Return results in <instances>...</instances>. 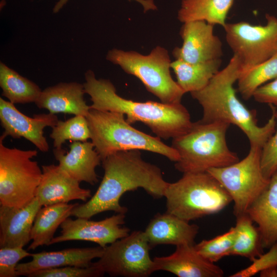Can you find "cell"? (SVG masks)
Wrapping results in <instances>:
<instances>
[{"instance_id":"cell-1","label":"cell","mask_w":277,"mask_h":277,"mask_svg":"<svg viewBox=\"0 0 277 277\" xmlns=\"http://www.w3.org/2000/svg\"><path fill=\"white\" fill-rule=\"evenodd\" d=\"M102 163L104 174L97 190L88 201L78 203L71 215L90 219L107 211L125 214L127 208L120 204L121 197L126 192L139 188L154 198L164 197L169 183L159 167L142 159L140 150L116 152Z\"/></svg>"},{"instance_id":"cell-2","label":"cell","mask_w":277,"mask_h":277,"mask_svg":"<svg viewBox=\"0 0 277 277\" xmlns=\"http://www.w3.org/2000/svg\"><path fill=\"white\" fill-rule=\"evenodd\" d=\"M241 71V61L233 55L226 66L220 70L204 88L190 94L202 107L200 121L235 125L246 135L250 146L262 148L276 129L275 107L270 105V117L264 125H258L255 111L248 109L236 96L234 84Z\"/></svg>"},{"instance_id":"cell-3","label":"cell","mask_w":277,"mask_h":277,"mask_svg":"<svg viewBox=\"0 0 277 277\" xmlns=\"http://www.w3.org/2000/svg\"><path fill=\"white\" fill-rule=\"evenodd\" d=\"M85 93L90 96V108L121 113L129 124L141 122L160 138L173 139L185 133L191 127L190 114L181 103L166 104L146 101L140 102L120 96L108 80L95 77L88 70L85 74Z\"/></svg>"},{"instance_id":"cell-4","label":"cell","mask_w":277,"mask_h":277,"mask_svg":"<svg viewBox=\"0 0 277 277\" xmlns=\"http://www.w3.org/2000/svg\"><path fill=\"white\" fill-rule=\"evenodd\" d=\"M230 125L221 122H193L188 131L172 139L171 146L179 155L175 169L183 173L203 172L239 161L227 143Z\"/></svg>"},{"instance_id":"cell-5","label":"cell","mask_w":277,"mask_h":277,"mask_svg":"<svg viewBox=\"0 0 277 277\" xmlns=\"http://www.w3.org/2000/svg\"><path fill=\"white\" fill-rule=\"evenodd\" d=\"M124 114L116 112L90 108L86 118L90 139L102 161L118 151L144 150L163 155L176 162L177 152L171 146L131 126Z\"/></svg>"},{"instance_id":"cell-6","label":"cell","mask_w":277,"mask_h":277,"mask_svg":"<svg viewBox=\"0 0 277 277\" xmlns=\"http://www.w3.org/2000/svg\"><path fill=\"white\" fill-rule=\"evenodd\" d=\"M164 197L166 212L187 222L217 213L232 202L208 172L183 173L177 181L169 183Z\"/></svg>"},{"instance_id":"cell-7","label":"cell","mask_w":277,"mask_h":277,"mask_svg":"<svg viewBox=\"0 0 277 277\" xmlns=\"http://www.w3.org/2000/svg\"><path fill=\"white\" fill-rule=\"evenodd\" d=\"M106 59L138 78L161 102L181 103L185 93L171 75V62L165 48L157 46L146 55L133 51L113 49L108 51Z\"/></svg>"},{"instance_id":"cell-8","label":"cell","mask_w":277,"mask_h":277,"mask_svg":"<svg viewBox=\"0 0 277 277\" xmlns=\"http://www.w3.org/2000/svg\"><path fill=\"white\" fill-rule=\"evenodd\" d=\"M0 139V204L22 207L35 197L42 176L36 150L5 146Z\"/></svg>"},{"instance_id":"cell-9","label":"cell","mask_w":277,"mask_h":277,"mask_svg":"<svg viewBox=\"0 0 277 277\" xmlns=\"http://www.w3.org/2000/svg\"><path fill=\"white\" fill-rule=\"evenodd\" d=\"M261 149L259 146H250L248 154L241 161L207 171L230 195L235 216L245 213L269 184L270 179L265 176L261 167Z\"/></svg>"},{"instance_id":"cell-10","label":"cell","mask_w":277,"mask_h":277,"mask_svg":"<svg viewBox=\"0 0 277 277\" xmlns=\"http://www.w3.org/2000/svg\"><path fill=\"white\" fill-rule=\"evenodd\" d=\"M265 25L246 22L226 23L224 29L228 45L246 71L277 53V18L266 14Z\"/></svg>"},{"instance_id":"cell-11","label":"cell","mask_w":277,"mask_h":277,"mask_svg":"<svg viewBox=\"0 0 277 277\" xmlns=\"http://www.w3.org/2000/svg\"><path fill=\"white\" fill-rule=\"evenodd\" d=\"M150 249L144 232L134 231L104 248L92 265L112 276L146 277L156 271Z\"/></svg>"},{"instance_id":"cell-12","label":"cell","mask_w":277,"mask_h":277,"mask_svg":"<svg viewBox=\"0 0 277 277\" xmlns=\"http://www.w3.org/2000/svg\"><path fill=\"white\" fill-rule=\"evenodd\" d=\"M125 214L116 213L98 221L77 217L66 219L61 224V235L54 237L49 245L69 241L80 240L97 244L105 248L129 234L130 229L121 226L125 224Z\"/></svg>"},{"instance_id":"cell-13","label":"cell","mask_w":277,"mask_h":277,"mask_svg":"<svg viewBox=\"0 0 277 277\" xmlns=\"http://www.w3.org/2000/svg\"><path fill=\"white\" fill-rule=\"evenodd\" d=\"M0 120L4 131L0 139L7 136L17 139L22 137L32 143L42 152H48L49 146L44 135L47 127L52 128L57 123L54 114L40 113L29 117L19 111L14 104L0 98Z\"/></svg>"},{"instance_id":"cell-14","label":"cell","mask_w":277,"mask_h":277,"mask_svg":"<svg viewBox=\"0 0 277 277\" xmlns=\"http://www.w3.org/2000/svg\"><path fill=\"white\" fill-rule=\"evenodd\" d=\"M214 26L202 21L184 23L180 32L182 46L172 52L175 60L199 63L220 58L222 43L214 33Z\"/></svg>"},{"instance_id":"cell-15","label":"cell","mask_w":277,"mask_h":277,"mask_svg":"<svg viewBox=\"0 0 277 277\" xmlns=\"http://www.w3.org/2000/svg\"><path fill=\"white\" fill-rule=\"evenodd\" d=\"M42 169L41 180L35 193L42 206L68 203L75 200L87 202L91 197V190L81 188L80 182L58 165H43Z\"/></svg>"},{"instance_id":"cell-16","label":"cell","mask_w":277,"mask_h":277,"mask_svg":"<svg viewBox=\"0 0 277 277\" xmlns=\"http://www.w3.org/2000/svg\"><path fill=\"white\" fill-rule=\"evenodd\" d=\"M171 254L153 259L155 271L171 272L179 277H222L223 269L205 259L196 250L194 244L176 246Z\"/></svg>"},{"instance_id":"cell-17","label":"cell","mask_w":277,"mask_h":277,"mask_svg":"<svg viewBox=\"0 0 277 277\" xmlns=\"http://www.w3.org/2000/svg\"><path fill=\"white\" fill-rule=\"evenodd\" d=\"M42 207L36 197L22 207L1 205L0 247L28 244L35 217Z\"/></svg>"},{"instance_id":"cell-18","label":"cell","mask_w":277,"mask_h":277,"mask_svg":"<svg viewBox=\"0 0 277 277\" xmlns=\"http://www.w3.org/2000/svg\"><path fill=\"white\" fill-rule=\"evenodd\" d=\"M103 252L104 248L99 246L31 253V261L17 264L16 274L28 276L38 270L69 266L88 267L91 265L92 260L101 258Z\"/></svg>"},{"instance_id":"cell-19","label":"cell","mask_w":277,"mask_h":277,"mask_svg":"<svg viewBox=\"0 0 277 277\" xmlns=\"http://www.w3.org/2000/svg\"><path fill=\"white\" fill-rule=\"evenodd\" d=\"M66 153L61 149H53V154L60 167L78 182L94 185L98 182L95 168L102 162L91 142H73Z\"/></svg>"},{"instance_id":"cell-20","label":"cell","mask_w":277,"mask_h":277,"mask_svg":"<svg viewBox=\"0 0 277 277\" xmlns=\"http://www.w3.org/2000/svg\"><path fill=\"white\" fill-rule=\"evenodd\" d=\"M199 229L197 225L166 212L156 214L144 232L152 249L161 244H194Z\"/></svg>"},{"instance_id":"cell-21","label":"cell","mask_w":277,"mask_h":277,"mask_svg":"<svg viewBox=\"0 0 277 277\" xmlns=\"http://www.w3.org/2000/svg\"><path fill=\"white\" fill-rule=\"evenodd\" d=\"M84 85L77 82L60 83L42 91L34 103L49 113H64L86 116L90 109L84 100Z\"/></svg>"},{"instance_id":"cell-22","label":"cell","mask_w":277,"mask_h":277,"mask_svg":"<svg viewBox=\"0 0 277 277\" xmlns=\"http://www.w3.org/2000/svg\"><path fill=\"white\" fill-rule=\"evenodd\" d=\"M246 213L258 225L264 248L277 243V172Z\"/></svg>"},{"instance_id":"cell-23","label":"cell","mask_w":277,"mask_h":277,"mask_svg":"<svg viewBox=\"0 0 277 277\" xmlns=\"http://www.w3.org/2000/svg\"><path fill=\"white\" fill-rule=\"evenodd\" d=\"M77 204L61 203L41 207L34 220L30 236L32 242L28 250L49 246L58 227L71 215L72 210Z\"/></svg>"},{"instance_id":"cell-24","label":"cell","mask_w":277,"mask_h":277,"mask_svg":"<svg viewBox=\"0 0 277 277\" xmlns=\"http://www.w3.org/2000/svg\"><path fill=\"white\" fill-rule=\"evenodd\" d=\"M234 0H182L178 19L186 22L202 21L223 28Z\"/></svg>"},{"instance_id":"cell-25","label":"cell","mask_w":277,"mask_h":277,"mask_svg":"<svg viewBox=\"0 0 277 277\" xmlns=\"http://www.w3.org/2000/svg\"><path fill=\"white\" fill-rule=\"evenodd\" d=\"M221 58L203 63H190L175 60L171 63L176 82L184 92H193L204 88L220 71Z\"/></svg>"},{"instance_id":"cell-26","label":"cell","mask_w":277,"mask_h":277,"mask_svg":"<svg viewBox=\"0 0 277 277\" xmlns=\"http://www.w3.org/2000/svg\"><path fill=\"white\" fill-rule=\"evenodd\" d=\"M0 87L2 95L14 104L35 103L42 91L35 83L2 62L0 63Z\"/></svg>"},{"instance_id":"cell-27","label":"cell","mask_w":277,"mask_h":277,"mask_svg":"<svg viewBox=\"0 0 277 277\" xmlns=\"http://www.w3.org/2000/svg\"><path fill=\"white\" fill-rule=\"evenodd\" d=\"M236 218L235 238L230 255L245 257L252 261L263 253L259 231L246 213Z\"/></svg>"},{"instance_id":"cell-28","label":"cell","mask_w":277,"mask_h":277,"mask_svg":"<svg viewBox=\"0 0 277 277\" xmlns=\"http://www.w3.org/2000/svg\"><path fill=\"white\" fill-rule=\"evenodd\" d=\"M277 78V53L268 60L241 72L238 80V91L245 100L252 97L263 85Z\"/></svg>"},{"instance_id":"cell-29","label":"cell","mask_w":277,"mask_h":277,"mask_svg":"<svg viewBox=\"0 0 277 277\" xmlns=\"http://www.w3.org/2000/svg\"><path fill=\"white\" fill-rule=\"evenodd\" d=\"M50 137L53 140L54 148L61 149L67 140L85 142L90 138V132L86 117L75 115L66 120H58L52 128Z\"/></svg>"},{"instance_id":"cell-30","label":"cell","mask_w":277,"mask_h":277,"mask_svg":"<svg viewBox=\"0 0 277 277\" xmlns=\"http://www.w3.org/2000/svg\"><path fill=\"white\" fill-rule=\"evenodd\" d=\"M235 238V229L231 227L226 232L210 240H203L194 245L196 250L211 262L215 263L230 255Z\"/></svg>"},{"instance_id":"cell-31","label":"cell","mask_w":277,"mask_h":277,"mask_svg":"<svg viewBox=\"0 0 277 277\" xmlns=\"http://www.w3.org/2000/svg\"><path fill=\"white\" fill-rule=\"evenodd\" d=\"M105 273L92 265L88 267L65 266L35 271L29 277H97Z\"/></svg>"},{"instance_id":"cell-32","label":"cell","mask_w":277,"mask_h":277,"mask_svg":"<svg viewBox=\"0 0 277 277\" xmlns=\"http://www.w3.org/2000/svg\"><path fill=\"white\" fill-rule=\"evenodd\" d=\"M30 255L23 247H0V277L17 276L16 267L18 262Z\"/></svg>"},{"instance_id":"cell-33","label":"cell","mask_w":277,"mask_h":277,"mask_svg":"<svg viewBox=\"0 0 277 277\" xmlns=\"http://www.w3.org/2000/svg\"><path fill=\"white\" fill-rule=\"evenodd\" d=\"M276 122L274 133L268 140L261 149V164L265 176L270 179L277 172V110H274Z\"/></svg>"},{"instance_id":"cell-34","label":"cell","mask_w":277,"mask_h":277,"mask_svg":"<svg viewBox=\"0 0 277 277\" xmlns=\"http://www.w3.org/2000/svg\"><path fill=\"white\" fill-rule=\"evenodd\" d=\"M266 253L253 259L248 267L239 271L230 277H250L268 268L277 266V243L272 245Z\"/></svg>"},{"instance_id":"cell-35","label":"cell","mask_w":277,"mask_h":277,"mask_svg":"<svg viewBox=\"0 0 277 277\" xmlns=\"http://www.w3.org/2000/svg\"><path fill=\"white\" fill-rule=\"evenodd\" d=\"M252 97L255 101L277 107V78L259 87Z\"/></svg>"},{"instance_id":"cell-36","label":"cell","mask_w":277,"mask_h":277,"mask_svg":"<svg viewBox=\"0 0 277 277\" xmlns=\"http://www.w3.org/2000/svg\"><path fill=\"white\" fill-rule=\"evenodd\" d=\"M129 1H135L140 3L144 8V12L149 10H155L157 9L156 5L153 0H128ZM68 0H59L55 5L53 9V13L58 12L67 3Z\"/></svg>"},{"instance_id":"cell-37","label":"cell","mask_w":277,"mask_h":277,"mask_svg":"<svg viewBox=\"0 0 277 277\" xmlns=\"http://www.w3.org/2000/svg\"><path fill=\"white\" fill-rule=\"evenodd\" d=\"M261 277H277V266L267 268L260 272Z\"/></svg>"}]
</instances>
